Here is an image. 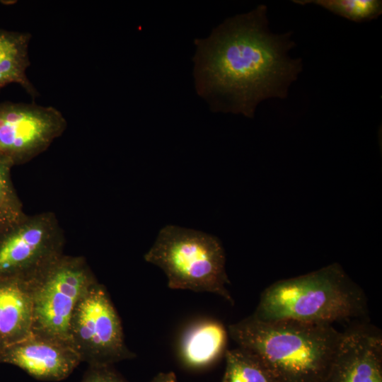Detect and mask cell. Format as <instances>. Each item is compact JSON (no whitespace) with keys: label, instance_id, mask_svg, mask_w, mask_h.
Wrapping results in <instances>:
<instances>
[{"label":"cell","instance_id":"obj_18","mask_svg":"<svg viewBox=\"0 0 382 382\" xmlns=\"http://www.w3.org/2000/svg\"><path fill=\"white\" fill-rule=\"evenodd\" d=\"M25 214H19L0 208V236L20 220Z\"/></svg>","mask_w":382,"mask_h":382},{"label":"cell","instance_id":"obj_19","mask_svg":"<svg viewBox=\"0 0 382 382\" xmlns=\"http://www.w3.org/2000/svg\"><path fill=\"white\" fill-rule=\"evenodd\" d=\"M150 382H177V378L173 371L161 372L156 375Z\"/></svg>","mask_w":382,"mask_h":382},{"label":"cell","instance_id":"obj_8","mask_svg":"<svg viewBox=\"0 0 382 382\" xmlns=\"http://www.w3.org/2000/svg\"><path fill=\"white\" fill-rule=\"evenodd\" d=\"M63 114L52 106L34 103H0V155L13 166L45 151L66 130Z\"/></svg>","mask_w":382,"mask_h":382},{"label":"cell","instance_id":"obj_3","mask_svg":"<svg viewBox=\"0 0 382 382\" xmlns=\"http://www.w3.org/2000/svg\"><path fill=\"white\" fill-rule=\"evenodd\" d=\"M362 289L337 263L267 287L252 314L261 320H294L332 325L362 316Z\"/></svg>","mask_w":382,"mask_h":382},{"label":"cell","instance_id":"obj_16","mask_svg":"<svg viewBox=\"0 0 382 382\" xmlns=\"http://www.w3.org/2000/svg\"><path fill=\"white\" fill-rule=\"evenodd\" d=\"M13 166L12 162L0 155V208L23 214L22 203L15 190L11 170Z\"/></svg>","mask_w":382,"mask_h":382},{"label":"cell","instance_id":"obj_13","mask_svg":"<svg viewBox=\"0 0 382 382\" xmlns=\"http://www.w3.org/2000/svg\"><path fill=\"white\" fill-rule=\"evenodd\" d=\"M31 37L28 32L0 28V90L17 83L33 98L38 96L26 74L30 65L28 47Z\"/></svg>","mask_w":382,"mask_h":382},{"label":"cell","instance_id":"obj_11","mask_svg":"<svg viewBox=\"0 0 382 382\" xmlns=\"http://www.w3.org/2000/svg\"><path fill=\"white\" fill-rule=\"evenodd\" d=\"M33 306L30 280L0 278V354L33 333Z\"/></svg>","mask_w":382,"mask_h":382},{"label":"cell","instance_id":"obj_12","mask_svg":"<svg viewBox=\"0 0 382 382\" xmlns=\"http://www.w3.org/2000/svg\"><path fill=\"white\" fill-rule=\"evenodd\" d=\"M228 330L215 320H201L188 326L181 335L178 355L191 369L207 368L216 362L226 350Z\"/></svg>","mask_w":382,"mask_h":382},{"label":"cell","instance_id":"obj_5","mask_svg":"<svg viewBox=\"0 0 382 382\" xmlns=\"http://www.w3.org/2000/svg\"><path fill=\"white\" fill-rule=\"evenodd\" d=\"M97 281L81 256L63 253L53 261L30 280L33 332L69 342V323L75 306Z\"/></svg>","mask_w":382,"mask_h":382},{"label":"cell","instance_id":"obj_17","mask_svg":"<svg viewBox=\"0 0 382 382\" xmlns=\"http://www.w3.org/2000/svg\"><path fill=\"white\" fill-rule=\"evenodd\" d=\"M81 382H129L112 366H88Z\"/></svg>","mask_w":382,"mask_h":382},{"label":"cell","instance_id":"obj_15","mask_svg":"<svg viewBox=\"0 0 382 382\" xmlns=\"http://www.w3.org/2000/svg\"><path fill=\"white\" fill-rule=\"evenodd\" d=\"M293 2L316 4L357 23L377 18L382 13V1L378 0H296Z\"/></svg>","mask_w":382,"mask_h":382},{"label":"cell","instance_id":"obj_7","mask_svg":"<svg viewBox=\"0 0 382 382\" xmlns=\"http://www.w3.org/2000/svg\"><path fill=\"white\" fill-rule=\"evenodd\" d=\"M64 242L54 213L25 214L0 236V278L31 280L63 254Z\"/></svg>","mask_w":382,"mask_h":382},{"label":"cell","instance_id":"obj_2","mask_svg":"<svg viewBox=\"0 0 382 382\" xmlns=\"http://www.w3.org/2000/svg\"><path fill=\"white\" fill-rule=\"evenodd\" d=\"M228 332L238 347L261 357L279 382H321L342 337L331 324L265 321L253 315L229 325Z\"/></svg>","mask_w":382,"mask_h":382},{"label":"cell","instance_id":"obj_1","mask_svg":"<svg viewBox=\"0 0 382 382\" xmlns=\"http://www.w3.org/2000/svg\"><path fill=\"white\" fill-rule=\"evenodd\" d=\"M267 11L259 5L195 40L196 90L213 111L253 117L261 101L286 98L301 71V59L289 55L295 46L292 33H272Z\"/></svg>","mask_w":382,"mask_h":382},{"label":"cell","instance_id":"obj_4","mask_svg":"<svg viewBox=\"0 0 382 382\" xmlns=\"http://www.w3.org/2000/svg\"><path fill=\"white\" fill-rule=\"evenodd\" d=\"M144 260L160 267L173 289L217 294L233 304L226 256L220 241L207 233L175 225L159 231Z\"/></svg>","mask_w":382,"mask_h":382},{"label":"cell","instance_id":"obj_6","mask_svg":"<svg viewBox=\"0 0 382 382\" xmlns=\"http://www.w3.org/2000/svg\"><path fill=\"white\" fill-rule=\"evenodd\" d=\"M69 339L81 361L88 366H112L135 357L125 342L121 320L107 289L98 281L75 306Z\"/></svg>","mask_w":382,"mask_h":382},{"label":"cell","instance_id":"obj_14","mask_svg":"<svg viewBox=\"0 0 382 382\" xmlns=\"http://www.w3.org/2000/svg\"><path fill=\"white\" fill-rule=\"evenodd\" d=\"M221 382H279L269 364L257 354L243 347L226 349Z\"/></svg>","mask_w":382,"mask_h":382},{"label":"cell","instance_id":"obj_9","mask_svg":"<svg viewBox=\"0 0 382 382\" xmlns=\"http://www.w3.org/2000/svg\"><path fill=\"white\" fill-rule=\"evenodd\" d=\"M321 382H382V336L366 324L342 332V337Z\"/></svg>","mask_w":382,"mask_h":382},{"label":"cell","instance_id":"obj_10","mask_svg":"<svg viewBox=\"0 0 382 382\" xmlns=\"http://www.w3.org/2000/svg\"><path fill=\"white\" fill-rule=\"evenodd\" d=\"M81 362L69 342L33 332L0 354V363L16 366L43 381L66 378Z\"/></svg>","mask_w":382,"mask_h":382}]
</instances>
